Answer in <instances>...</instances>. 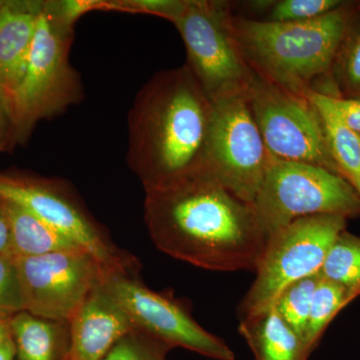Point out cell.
Returning <instances> with one entry per match:
<instances>
[{"label":"cell","mask_w":360,"mask_h":360,"mask_svg":"<svg viewBox=\"0 0 360 360\" xmlns=\"http://www.w3.org/2000/svg\"><path fill=\"white\" fill-rule=\"evenodd\" d=\"M0 360H15V348L13 340L0 347Z\"/></svg>","instance_id":"obj_31"},{"label":"cell","mask_w":360,"mask_h":360,"mask_svg":"<svg viewBox=\"0 0 360 360\" xmlns=\"http://www.w3.org/2000/svg\"><path fill=\"white\" fill-rule=\"evenodd\" d=\"M238 331L255 360H309L302 336L288 326L276 307L240 319Z\"/></svg>","instance_id":"obj_15"},{"label":"cell","mask_w":360,"mask_h":360,"mask_svg":"<svg viewBox=\"0 0 360 360\" xmlns=\"http://www.w3.org/2000/svg\"><path fill=\"white\" fill-rule=\"evenodd\" d=\"M132 330L129 315L99 283L70 321V360H101Z\"/></svg>","instance_id":"obj_13"},{"label":"cell","mask_w":360,"mask_h":360,"mask_svg":"<svg viewBox=\"0 0 360 360\" xmlns=\"http://www.w3.org/2000/svg\"><path fill=\"white\" fill-rule=\"evenodd\" d=\"M307 99L321 118L329 153L340 175L352 184L360 198V136L340 122L328 94L310 92Z\"/></svg>","instance_id":"obj_18"},{"label":"cell","mask_w":360,"mask_h":360,"mask_svg":"<svg viewBox=\"0 0 360 360\" xmlns=\"http://www.w3.org/2000/svg\"><path fill=\"white\" fill-rule=\"evenodd\" d=\"M270 156L309 163L338 172L319 113L297 96L255 73L245 94Z\"/></svg>","instance_id":"obj_8"},{"label":"cell","mask_w":360,"mask_h":360,"mask_svg":"<svg viewBox=\"0 0 360 360\" xmlns=\"http://www.w3.org/2000/svg\"><path fill=\"white\" fill-rule=\"evenodd\" d=\"M253 206L269 238L304 217L359 214L360 198L342 175L328 168L271 156Z\"/></svg>","instance_id":"obj_4"},{"label":"cell","mask_w":360,"mask_h":360,"mask_svg":"<svg viewBox=\"0 0 360 360\" xmlns=\"http://www.w3.org/2000/svg\"><path fill=\"white\" fill-rule=\"evenodd\" d=\"M172 348L141 331L132 330L101 360H167Z\"/></svg>","instance_id":"obj_24"},{"label":"cell","mask_w":360,"mask_h":360,"mask_svg":"<svg viewBox=\"0 0 360 360\" xmlns=\"http://www.w3.org/2000/svg\"><path fill=\"white\" fill-rule=\"evenodd\" d=\"M227 1L186 0L174 23L186 44L187 66L212 101L246 94L255 72L232 27Z\"/></svg>","instance_id":"obj_5"},{"label":"cell","mask_w":360,"mask_h":360,"mask_svg":"<svg viewBox=\"0 0 360 360\" xmlns=\"http://www.w3.org/2000/svg\"><path fill=\"white\" fill-rule=\"evenodd\" d=\"M103 288L129 315L134 329L213 360H236V354L219 336L195 321L184 303L168 293L156 292L139 274L106 272Z\"/></svg>","instance_id":"obj_10"},{"label":"cell","mask_w":360,"mask_h":360,"mask_svg":"<svg viewBox=\"0 0 360 360\" xmlns=\"http://www.w3.org/2000/svg\"><path fill=\"white\" fill-rule=\"evenodd\" d=\"M340 0H262L251 2L255 11L265 13L262 20L270 22H302L321 18L345 6Z\"/></svg>","instance_id":"obj_22"},{"label":"cell","mask_w":360,"mask_h":360,"mask_svg":"<svg viewBox=\"0 0 360 360\" xmlns=\"http://www.w3.org/2000/svg\"><path fill=\"white\" fill-rule=\"evenodd\" d=\"M206 172L246 202H255L270 156L245 94L213 101Z\"/></svg>","instance_id":"obj_9"},{"label":"cell","mask_w":360,"mask_h":360,"mask_svg":"<svg viewBox=\"0 0 360 360\" xmlns=\"http://www.w3.org/2000/svg\"><path fill=\"white\" fill-rule=\"evenodd\" d=\"M9 124L13 127V123H11L6 105H4V99H2L1 94H0V148L4 143V136H6L7 127Z\"/></svg>","instance_id":"obj_30"},{"label":"cell","mask_w":360,"mask_h":360,"mask_svg":"<svg viewBox=\"0 0 360 360\" xmlns=\"http://www.w3.org/2000/svg\"><path fill=\"white\" fill-rule=\"evenodd\" d=\"M23 310L70 322L108 270L89 251H58L40 257H14Z\"/></svg>","instance_id":"obj_11"},{"label":"cell","mask_w":360,"mask_h":360,"mask_svg":"<svg viewBox=\"0 0 360 360\" xmlns=\"http://www.w3.org/2000/svg\"><path fill=\"white\" fill-rule=\"evenodd\" d=\"M42 7L23 2H4L0 7V94L9 118L16 89L27 65Z\"/></svg>","instance_id":"obj_14"},{"label":"cell","mask_w":360,"mask_h":360,"mask_svg":"<svg viewBox=\"0 0 360 360\" xmlns=\"http://www.w3.org/2000/svg\"><path fill=\"white\" fill-rule=\"evenodd\" d=\"M56 7V11L51 9V13L61 25L70 28L71 25L84 14L94 9H110V4L97 0H68L61 1Z\"/></svg>","instance_id":"obj_27"},{"label":"cell","mask_w":360,"mask_h":360,"mask_svg":"<svg viewBox=\"0 0 360 360\" xmlns=\"http://www.w3.org/2000/svg\"><path fill=\"white\" fill-rule=\"evenodd\" d=\"M347 219L321 214L295 220L267 239L255 281L239 307L241 319L274 307L288 285L321 271L329 248L345 231Z\"/></svg>","instance_id":"obj_6"},{"label":"cell","mask_w":360,"mask_h":360,"mask_svg":"<svg viewBox=\"0 0 360 360\" xmlns=\"http://www.w3.org/2000/svg\"><path fill=\"white\" fill-rule=\"evenodd\" d=\"M333 71L343 91L340 97L360 99V11L352 14Z\"/></svg>","instance_id":"obj_21"},{"label":"cell","mask_w":360,"mask_h":360,"mask_svg":"<svg viewBox=\"0 0 360 360\" xmlns=\"http://www.w3.org/2000/svg\"><path fill=\"white\" fill-rule=\"evenodd\" d=\"M4 1H0V7H1L2 4H4Z\"/></svg>","instance_id":"obj_33"},{"label":"cell","mask_w":360,"mask_h":360,"mask_svg":"<svg viewBox=\"0 0 360 360\" xmlns=\"http://www.w3.org/2000/svg\"><path fill=\"white\" fill-rule=\"evenodd\" d=\"M0 210L8 224L13 257H40L58 251L84 250L20 206L0 200Z\"/></svg>","instance_id":"obj_17"},{"label":"cell","mask_w":360,"mask_h":360,"mask_svg":"<svg viewBox=\"0 0 360 360\" xmlns=\"http://www.w3.org/2000/svg\"><path fill=\"white\" fill-rule=\"evenodd\" d=\"M321 276L315 274L288 285L277 297L274 307L290 328L302 336L304 335L315 288Z\"/></svg>","instance_id":"obj_23"},{"label":"cell","mask_w":360,"mask_h":360,"mask_svg":"<svg viewBox=\"0 0 360 360\" xmlns=\"http://www.w3.org/2000/svg\"><path fill=\"white\" fill-rule=\"evenodd\" d=\"M0 253L11 255V233L6 217L0 210Z\"/></svg>","instance_id":"obj_29"},{"label":"cell","mask_w":360,"mask_h":360,"mask_svg":"<svg viewBox=\"0 0 360 360\" xmlns=\"http://www.w3.org/2000/svg\"><path fill=\"white\" fill-rule=\"evenodd\" d=\"M354 296L345 286L321 276L315 288L309 321L303 335V342L310 354L319 345L331 319Z\"/></svg>","instance_id":"obj_19"},{"label":"cell","mask_w":360,"mask_h":360,"mask_svg":"<svg viewBox=\"0 0 360 360\" xmlns=\"http://www.w3.org/2000/svg\"><path fill=\"white\" fill-rule=\"evenodd\" d=\"M213 101L188 66L161 71L144 86L129 120V165L144 191L206 169Z\"/></svg>","instance_id":"obj_2"},{"label":"cell","mask_w":360,"mask_h":360,"mask_svg":"<svg viewBox=\"0 0 360 360\" xmlns=\"http://www.w3.org/2000/svg\"><path fill=\"white\" fill-rule=\"evenodd\" d=\"M11 328L9 321H0V347L6 345L7 341L11 340Z\"/></svg>","instance_id":"obj_32"},{"label":"cell","mask_w":360,"mask_h":360,"mask_svg":"<svg viewBox=\"0 0 360 360\" xmlns=\"http://www.w3.org/2000/svg\"><path fill=\"white\" fill-rule=\"evenodd\" d=\"M15 360L70 359V322L52 321L22 310L9 319Z\"/></svg>","instance_id":"obj_16"},{"label":"cell","mask_w":360,"mask_h":360,"mask_svg":"<svg viewBox=\"0 0 360 360\" xmlns=\"http://www.w3.org/2000/svg\"><path fill=\"white\" fill-rule=\"evenodd\" d=\"M319 276L359 293L360 238L343 231L326 253Z\"/></svg>","instance_id":"obj_20"},{"label":"cell","mask_w":360,"mask_h":360,"mask_svg":"<svg viewBox=\"0 0 360 360\" xmlns=\"http://www.w3.org/2000/svg\"><path fill=\"white\" fill-rule=\"evenodd\" d=\"M68 360H70V359H68Z\"/></svg>","instance_id":"obj_34"},{"label":"cell","mask_w":360,"mask_h":360,"mask_svg":"<svg viewBox=\"0 0 360 360\" xmlns=\"http://www.w3.org/2000/svg\"><path fill=\"white\" fill-rule=\"evenodd\" d=\"M23 310L18 267L13 255L0 253V321H9Z\"/></svg>","instance_id":"obj_25"},{"label":"cell","mask_w":360,"mask_h":360,"mask_svg":"<svg viewBox=\"0 0 360 360\" xmlns=\"http://www.w3.org/2000/svg\"><path fill=\"white\" fill-rule=\"evenodd\" d=\"M70 33L42 7L25 75L14 96L11 120L20 134L41 118L56 115L79 96L68 63Z\"/></svg>","instance_id":"obj_7"},{"label":"cell","mask_w":360,"mask_h":360,"mask_svg":"<svg viewBox=\"0 0 360 360\" xmlns=\"http://www.w3.org/2000/svg\"><path fill=\"white\" fill-rule=\"evenodd\" d=\"M352 14L345 4L302 22H270L233 14L232 27L255 73L307 97L315 92V82L333 70Z\"/></svg>","instance_id":"obj_3"},{"label":"cell","mask_w":360,"mask_h":360,"mask_svg":"<svg viewBox=\"0 0 360 360\" xmlns=\"http://www.w3.org/2000/svg\"><path fill=\"white\" fill-rule=\"evenodd\" d=\"M184 4L186 0H131L113 4V9L153 14L174 23L181 13Z\"/></svg>","instance_id":"obj_26"},{"label":"cell","mask_w":360,"mask_h":360,"mask_svg":"<svg viewBox=\"0 0 360 360\" xmlns=\"http://www.w3.org/2000/svg\"><path fill=\"white\" fill-rule=\"evenodd\" d=\"M144 219L156 248L213 271H255L266 245L252 203L206 170L146 191Z\"/></svg>","instance_id":"obj_1"},{"label":"cell","mask_w":360,"mask_h":360,"mask_svg":"<svg viewBox=\"0 0 360 360\" xmlns=\"http://www.w3.org/2000/svg\"><path fill=\"white\" fill-rule=\"evenodd\" d=\"M0 200L25 208L75 241L110 272L139 274V262L118 248L82 210L70 193L56 182L0 176Z\"/></svg>","instance_id":"obj_12"},{"label":"cell","mask_w":360,"mask_h":360,"mask_svg":"<svg viewBox=\"0 0 360 360\" xmlns=\"http://www.w3.org/2000/svg\"><path fill=\"white\" fill-rule=\"evenodd\" d=\"M328 98L340 122L360 136V99L345 98L328 94Z\"/></svg>","instance_id":"obj_28"}]
</instances>
